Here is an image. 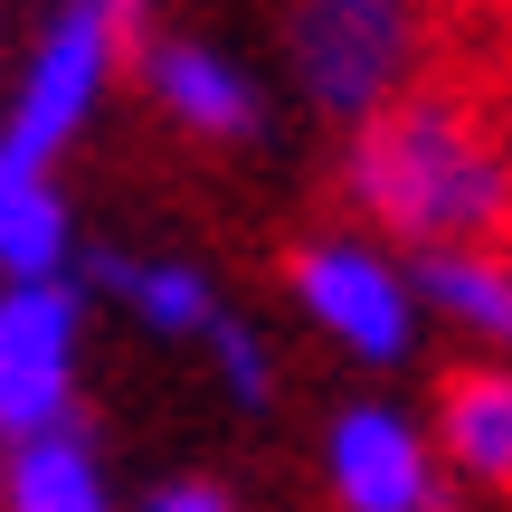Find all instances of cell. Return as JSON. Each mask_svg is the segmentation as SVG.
Instances as JSON below:
<instances>
[{"mask_svg":"<svg viewBox=\"0 0 512 512\" xmlns=\"http://www.w3.org/2000/svg\"><path fill=\"white\" fill-rule=\"evenodd\" d=\"M342 200L370 228H389L408 256L437 247H494L512 219V162L503 143L446 95H399L370 124H351Z\"/></svg>","mask_w":512,"mask_h":512,"instance_id":"cell-1","label":"cell"},{"mask_svg":"<svg viewBox=\"0 0 512 512\" xmlns=\"http://www.w3.org/2000/svg\"><path fill=\"white\" fill-rule=\"evenodd\" d=\"M418 57V0H294L285 10V67L323 124H370L399 105Z\"/></svg>","mask_w":512,"mask_h":512,"instance_id":"cell-2","label":"cell"},{"mask_svg":"<svg viewBox=\"0 0 512 512\" xmlns=\"http://www.w3.org/2000/svg\"><path fill=\"white\" fill-rule=\"evenodd\" d=\"M114 67H124V29H114L95 0H57L38 48L19 57V86L0 105V162L19 171H57V152L95 124Z\"/></svg>","mask_w":512,"mask_h":512,"instance_id":"cell-3","label":"cell"},{"mask_svg":"<svg viewBox=\"0 0 512 512\" xmlns=\"http://www.w3.org/2000/svg\"><path fill=\"white\" fill-rule=\"evenodd\" d=\"M294 304H304V323L323 332V342H342L361 370H399L418 361V294H408V266L389 256L380 238H351V228H332V238H304L294 247Z\"/></svg>","mask_w":512,"mask_h":512,"instance_id":"cell-4","label":"cell"},{"mask_svg":"<svg viewBox=\"0 0 512 512\" xmlns=\"http://www.w3.org/2000/svg\"><path fill=\"white\" fill-rule=\"evenodd\" d=\"M323 484L342 512H446V465L427 427L389 399H351L323 427Z\"/></svg>","mask_w":512,"mask_h":512,"instance_id":"cell-5","label":"cell"},{"mask_svg":"<svg viewBox=\"0 0 512 512\" xmlns=\"http://www.w3.org/2000/svg\"><path fill=\"white\" fill-rule=\"evenodd\" d=\"M133 76H143V95L181 133H200V143H256V133H266V86H256L219 38L162 29V38L133 48Z\"/></svg>","mask_w":512,"mask_h":512,"instance_id":"cell-6","label":"cell"},{"mask_svg":"<svg viewBox=\"0 0 512 512\" xmlns=\"http://www.w3.org/2000/svg\"><path fill=\"white\" fill-rule=\"evenodd\" d=\"M86 285L105 304H124L152 342H209L219 332V285L190 256H133V247H86Z\"/></svg>","mask_w":512,"mask_h":512,"instance_id":"cell-7","label":"cell"},{"mask_svg":"<svg viewBox=\"0 0 512 512\" xmlns=\"http://www.w3.org/2000/svg\"><path fill=\"white\" fill-rule=\"evenodd\" d=\"M446 475L484 484V494H512V370L503 361H465L437 380V427H427Z\"/></svg>","mask_w":512,"mask_h":512,"instance_id":"cell-8","label":"cell"},{"mask_svg":"<svg viewBox=\"0 0 512 512\" xmlns=\"http://www.w3.org/2000/svg\"><path fill=\"white\" fill-rule=\"evenodd\" d=\"M408 294L418 313L456 323L475 351H494L512 370V256L503 247H437V256H408Z\"/></svg>","mask_w":512,"mask_h":512,"instance_id":"cell-9","label":"cell"},{"mask_svg":"<svg viewBox=\"0 0 512 512\" xmlns=\"http://www.w3.org/2000/svg\"><path fill=\"white\" fill-rule=\"evenodd\" d=\"M0 512H124V503H114L86 427H57V437L0 446Z\"/></svg>","mask_w":512,"mask_h":512,"instance_id":"cell-10","label":"cell"},{"mask_svg":"<svg viewBox=\"0 0 512 512\" xmlns=\"http://www.w3.org/2000/svg\"><path fill=\"white\" fill-rule=\"evenodd\" d=\"M76 266V219L57 171H19L0 162V285H48Z\"/></svg>","mask_w":512,"mask_h":512,"instance_id":"cell-11","label":"cell"},{"mask_svg":"<svg viewBox=\"0 0 512 512\" xmlns=\"http://www.w3.org/2000/svg\"><path fill=\"white\" fill-rule=\"evenodd\" d=\"M86 342V285L48 275V285H0V361L19 370H76Z\"/></svg>","mask_w":512,"mask_h":512,"instance_id":"cell-12","label":"cell"},{"mask_svg":"<svg viewBox=\"0 0 512 512\" xmlns=\"http://www.w3.org/2000/svg\"><path fill=\"white\" fill-rule=\"evenodd\" d=\"M76 427V370H19L0 361V446H29Z\"/></svg>","mask_w":512,"mask_h":512,"instance_id":"cell-13","label":"cell"},{"mask_svg":"<svg viewBox=\"0 0 512 512\" xmlns=\"http://www.w3.org/2000/svg\"><path fill=\"white\" fill-rule=\"evenodd\" d=\"M209 361H219V389L238 408H275V342L238 313H219V332H209Z\"/></svg>","mask_w":512,"mask_h":512,"instance_id":"cell-14","label":"cell"},{"mask_svg":"<svg viewBox=\"0 0 512 512\" xmlns=\"http://www.w3.org/2000/svg\"><path fill=\"white\" fill-rule=\"evenodd\" d=\"M143 512H238V503H228L219 484H200V475H190V484H162V494H152Z\"/></svg>","mask_w":512,"mask_h":512,"instance_id":"cell-15","label":"cell"},{"mask_svg":"<svg viewBox=\"0 0 512 512\" xmlns=\"http://www.w3.org/2000/svg\"><path fill=\"white\" fill-rule=\"evenodd\" d=\"M95 10H105V19H114V29H124V38H133V19H143V10H152V0H95Z\"/></svg>","mask_w":512,"mask_h":512,"instance_id":"cell-16","label":"cell"},{"mask_svg":"<svg viewBox=\"0 0 512 512\" xmlns=\"http://www.w3.org/2000/svg\"><path fill=\"white\" fill-rule=\"evenodd\" d=\"M0 19H10V0H0Z\"/></svg>","mask_w":512,"mask_h":512,"instance_id":"cell-17","label":"cell"}]
</instances>
